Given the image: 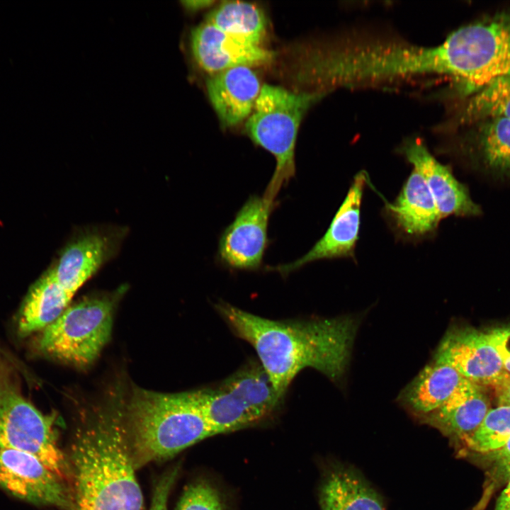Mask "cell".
<instances>
[{"instance_id":"6da1fadb","label":"cell","mask_w":510,"mask_h":510,"mask_svg":"<svg viewBox=\"0 0 510 510\" xmlns=\"http://www.w3.org/2000/svg\"><path fill=\"white\" fill-rule=\"evenodd\" d=\"M119 388L82 414L69 453L67 510H144Z\"/></svg>"},{"instance_id":"7a4b0ae2","label":"cell","mask_w":510,"mask_h":510,"mask_svg":"<svg viewBox=\"0 0 510 510\" xmlns=\"http://www.w3.org/2000/svg\"><path fill=\"white\" fill-rule=\"evenodd\" d=\"M215 307L234 334L255 349L282 399L305 368H314L334 381L344 375L359 324L357 318L273 320L226 302Z\"/></svg>"},{"instance_id":"3957f363","label":"cell","mask_w":510,"mask_h":510,"mask_svg":"<svg viewBox=\"0 0 510 510\" xmlns=\"http://www.w3.org/2000/svg\"><path fill=\"white\" fill-rule=\"evenodd\" d=\"M125 416L136 468L213 436L196 390L162 393L135 388L127 399Z\"/></svg>"},{"instance_id":"277c9868","label":"cell","mask_w":510,"mask_h":510,"mask_svg":"<svg viewBox=\"0 0 510 510\" xmlns=\"http://www.w3.org/2000/svg\"><path fill=\"white\" fill-rule=\"evenodd\" d=\"M323 92H294L264 84L246 123V131L257 145L272 154L274 172L263 194L271 201L295 175V150L302 119Z\"/></svg>"},{"instance_id":"5b68a950","label":"cell","mask_w":510,"mask_h":510,"mask_svg":"<svg viewBox=\"0 0 510 510\" xmlns=\"http://www.w3.org/2000/svg\"><path fill=\"white\" fill-rule=\"evenodd\" d=\"M196 392L213 436L254 425L282 400L259 363H249L220 384Z\"/></svg>"},{"instance_id":"8992f818","label":"cell","mask_w":510,"mask_h":510,"mask_svg":"<svg viewBox=\"0 0 510 510\" xmlns=\"http://www.w3.org/2000/svg\"><path fill=\"white\" fill-rule=\"evenodd\" d=\"M448 36L456 53L453 82L458 94L468 97L492 79L510 74V10L480 18Z\"/></svg>"},{"instance_id":"52a82bcc","label":"cell","mask_w":510,"mask_h":510,"mask_svg":"<svg viewBox=\"0 0 510 510\" xmlns=\"http://www.w3.org/2000/svg\"><path fill=\"white\" fill-rule=\"evenodd\" d=\"M57 414H44L0 373V448L31 454L69 484L67 455L59 446Z\"/></svg>"},{"instance_id":"ba28073f","label":"cell","mask_w":510,"mask_h":510,"mask_svg":"<svg viewBox=\"0 0 510 510\" xmlns=\"http://www.w3.org/2000/svg\"><path fill=\"white\" fill-rule=\"evenodd\" d=\"M113 308L114 299L109 296L86 298L68 307L42 330L40 350L77 367L89 366L110 338Z\"/></svg>"},{"instance_id":"9c48e42d","label":"cell","mask_w":510,"mask_h":510,"mask_svg":"<svg viewBox=\"0 0 510 510\" xmlns=\"http://www.w3.org/2000/svg\"><path fill=\"white\" fill-rule=\"evenodd\" d=\"M277 205L263 196H251L222 232L217 257L225 266L254 271L262 266L268 244L269 217Z\"/></svg>"},{"instance_id":"30bf717a","label":"cell","mask_w":510,"mask_h":510,"mask_svg":"<svg viewBox=\"0 0 510 510\" xmlns=\"http://www.w3.org/2000/svg\"><path fill=\"white\" fill-rule=\"evenodd\" d=\"M0 488L33 505L62 510L70 505L67 482L37 457L13 449L0 448Z\"/></svg>"},{"instance_id":"8fae6325","label":"cell","mask_w":510,"mask_h":510,"mask_svg":"<svg viewBox=\"0 0 510 510\" xmlns=\"http://www.w3.org/2000/svg\"><path fill=\"white\" fill-rule=\"evenodd\" d=\"M433 361L450 366L477 385L496 386L509 375L486 333L470 327L449 329Z\"/></svg>"},{"instance_id":"7c38bea8","label":"cell","mask_w":510,"mask_h":510,"mask_svg":"<svg viewBox=\"0 0 510 510\" xmlns=\"http://www.w3.org/2000/svg\"><path fill=\"white\" fill-rule=\"evenodd\" d=\"M368 181L367 174L364 171L358 172L324 234L302 257L273 267L271 270L283 276L315 261L354 258L360 230L361 203Z\"/></svg>"},{"instance_id":"4fadbf2b","label":"cell","mask_w":510,"mask_h":510,"mask_svg":"<svg viewBox=\"0 0 510 510\" xmlns=\"http://www.w3.org/2000/svg\"><path fill=\"white\" fill-rule=\"evenodd\" d=\"M466 127L450 152L475 171L510 181V120L488 118Z\"/></svg>"},{"instance_id":"5bb4252c","label":"cell","mask_w":510,"mask_h":510,"mask_svg":"<svg viewBox=\"0 0 510 510\" xmlns=\"http://www.w3.org/2000/svg\"><path fill=\"white\" fill-rule=\"evenodd\" d=\"M399 151L424 178L442 219L481 215V208L472 199L468 187L455 178L448 166L436 160L421 139H408Z\"/></svg>"},{"instance_id":"9a60e30c","label":"cell","mask_w":510,"mask_h":510,"mask_svg":"<svg viewBox=\"0 0 510 510\" xmlns=\"http://www.w3.org/2000/svg\"><path fill=\"white\" fill-rule=\"evenodd\" d=\"M385 214L395 232L419 240L434 234L442 219L422 176L412 169L396 199L385 200Z\"/></svg>"},{"instance_id":"2e32d148","label":"cell","mask_w":510,"mask_h":510,"mask_svg":"<svg viewBox=\"0 0 510 510\" xmlns=\"http://www.w3.org/2000/svg\"><path fill=\"white\" fill-rule=\"evenodd\" d=\"M191 42L196 62L210 73L261 65L274 57L273 52L238 41L206 21L192 30Z\"/></svg>"},{"instance_id":"e0dca14e","label":"cell","mask_w":510,"mask_h":510,"mask_svg":"<svg viewBox=\"0 0 510 510\" xmlns=\"http://www.w3.org/2000/svg\"><path fill=\"white\" fill-rule=\"evenodd\" d=\"M210 103L222 123L233 126L249 118L261 87L249 67H237L215 74L208 79Z\"/></svg>"},{"instance_id":"ac0fdd59","label":"cell","mask_w":510,"mask_h":510,"mask_svg":"<svg viewBox=\"0 0 510 510\" xmlns=\"http://www.w3.org/2000/svg\"><path fill=\"white\" fill-rule=\"evenodd\" d=\"M321 510H385L380 495L356 469L336 465L319 489Z\"/></svg>"},{"instance_id":"d6986e66","label":"cell","mask_w":510,"mask_h":510,"mask_svg":"<svg viewBox=\"0 0 510 510\" xmlns=\"http://www.w3.org/2000/svg\"><path fill=\"white\" fill-rule=\"evenodd\" d=\"M468 380L450 366L433 361L404 388L400 398L422 417L443 407Z\"/></svg>"},{"instance_id":"ffe728a7","label":"cell","mask_w":510,"mask_h":510,"mask_svg":"<svg viewBox=\"0 0 510 510\" xmlns=\"http://www.w3.org/2000/svg\"><path fill=\"white\" fill-rule=\"evenodd\" d=\"M489 406L480 385L468 380L443 407L421 419L444 435L462 441L479 427Z\"/></svg>"},{"instance_id":"44dd1931","label":"cell","mask_w":510,"mask_h":510,"mask_svg":"<svg viewBox=\"0 0 510 510\" xmlns=\"http://www.w3.org/2000/svg\"><path fill=\"white\" fill-rule=\"evenodd\" d=\"M108 252L106 237L98 233L85 234L64 249L57 265L52 268L55 278L64 291L73 297L99 268Z\"/></svg>"},{"instance_id":"7402d4cb","label":"cell","mask_w":510,"mask_h":510,"mask_svg":"<svg viewBox=\"0 0 510 510\" xmlns=\"http://www.w3.org/2000/svg\"><path fill=\"white\" fill-rule=\"evenodd\" d=\"M72 297L60 286L52 269L47 271L29 289L18 317L22 336L43 330L68 307Z\"/></svg>"},{"instance_id":"603a6c76","label":"cell","mask_w":510,"mask_h":510,"mask_svg":"<svg viewBox=\"0 0 510 510\" xmlns=\"http://www.w3.org/2000/svg\"><path fill=\"white\" fill-rule=\"evenodd\" d=\"M206 22L243 43L261 46L266 30L263 11L255 4L243 1H224L213 9Z\"/></svg>"},{"instance_id":"cb8c5ba5","label":"cell","mask_w":510,"mask_h":510,"mask_svg":"<svg viewBox=\"0 0 510 510\" xmlns=\"http://www.w3.org/2000/svg\"><path fill=\"white\" fill-rule=\"evenodd\" d=\"M510 120V74L497 77L467 97L455 125L467 126L488 118Z\"/></svg>"},{"instance_id":"d4e9b609","label":"cell","mask_w":510,"mask_h":510,"mask_svg":"<svg viewBox=\"0 0 510 510\" xmlns=\"http://www.w3.org/2000/svg\"><path fill=\"white\" fill-rule=\"evenodd\" d=\"M510 438V406L489 410L479 427L462 441L478 455L502 448Z\"/></svg>"},{"instance_id":"484cf974","label":"cell","mask_w":510,"mask_h":510,"mask_svg":"<svg viewBox=\"0 0 510 510\" xmlns=\"http://www.w3.org/2000/svg\"><path fill=\"white\" fill-rule=\"evenodd\" d=\"M176 510H225L217 490L206 482H196L188 485Z\"/></svg>"},{"instance_id":"4316f807","label":"cell","mask_w":510,"mask_h":510,"mask_svg":"<svg viewBox=\"0 0 510 510\" xmlns=\"http://www.w3.org/2000/svg\"><path fill=\"white\" fill-rule=\"evenodd\" d=\"M486 477L482 499L475 507L476 510L481 509L489 499L493 492L510 479V458L489 464Z\"/></svg>"},{"instance_id":"83f0119b","label":"cell","mask_w":510,"mask_h":510,"mask_svg":"<svg viewBox=\"0 0 510 510\" xmlns=\"http://www.w3.org/2000/svg\"><path fill=\"white\" fill-rule=\"evenodd\" d=\"M485 333L499 353L504 370L510 374V327L494 328Z\"/></svg>"},{"instance_id":"f1b7e54d","label":"cell","mask_w":510,"mask_h":510,"mask_svg":"<svg viewBox=\"0 0 510 510\" xmlns=\"http://www.w3.org/2000/svg\"><path fill=\"white\" fill-rule=\"evenodd\" d=\"M176 468L169 470L157 482L149 510H167L168 497L177 477Z\"/></svg>"},{"instance_id":"f546056e","label":"cell","mask_w":510,"mask_h":510,"mask_svg":"<svg viewBox=\"0 0 510 510\" xmlns=\"http://www.w3.org/2000/svg\"><path fill=\"white\" fill-rule=\"evenodd\" d=\"M495 387L499 405L510 406V374Z\"/></svg>"},{"instance_id":"4dcf8cb0","label":"cell","mask_w":510,"mask_h":510,"mask_svg":"<svg viewBox=\"0 0 510 510\" xmlns=\"http://www.w3.org/2000/svg\"><path fill=\"white\" fill-rule=\"evenodd\" d=\"M494 510H510V479L498 498Z\"/></svg>"},{"instance_id":"1f68e13d","label":"cell","mask_w":510,"mask_h":510,"mask_svg":"<svg viewBox=\"0 0 510 510\" xmlns=\"http://www.w3.org/2000/svg\"><path fill=\"white\" fill-rule=\"evenodd\" d=\"M182 4L187 9L191 11H197L204 8L210 6L215 3L212 0H193V1H183Z\"/></svg>"}]
</instances>
